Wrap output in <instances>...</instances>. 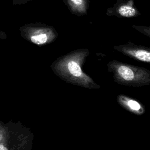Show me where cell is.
<instances>
[{
	"label": "cell",
	"mask_w": 150,
	"mask_h": 150,
	"mask_svg": "<svg viewBox=\"0 0 150 150\" xmlns=\"http://www.w3.org/2000/svg\"><path fill=\"white\" fill-rule=\"evenodd\" d=\"M107 67L114 81L119 84L130 87L150 85V70L146 68L124 63L115 59L110 61Z\"/></svg>",
	"instance_id": "1"
},
{
	"label": "cell",
	"mask_w": 150,
	"mask_h": 150,
	"mask_svg": "<svg viewBox=\"0 0 150 150\" xmlns=\"http://www.w3.org/2000/svg\"><path fill=\"white\" fill-rule=\"evenodd\" d=\"M113 48L131 59L150 64V47H149L128 42L125 44L114 46Z\"/></svg>",
	"instance_id": "2"
},
{
	"label": "cell",
	"mask_w": 150,
	"mask_h": 150,
	"mask_svg": "<svg viewBox=\"0 0 150 150\" xmlns=\"http://www.w3.org/2000/svg\"><path fill=\"white\" fill-rule=\"evenodd\" d=\"M106 15L118 18H134L141 13L134 5L133 0H117L112 6L107 8Z\"/></svg>",
	"instance_id": "3"
},
{
	"label": "cell",
	"mask_w": 150,
	"mask_h": 150,
	"mask_svg": "<svg viewBox=\"0 0 150 150\" xmlns=\"http://www.w3.org/2000/svg\"><path fill=\"white\" fill-rule=\"evenodd\" d=\"M117 101L124 109L137 115H141L145 113V109L143 104L136 99L129 97L124 94L117 96Z\"/></svg>",
	"instance_id": "4"
},
{
	"label": "cell",
	"mask_w": 150,
	"mask_h": 150,
	"mask_svg": "<svg viewBox=\"0 0 150 150\" xmlns=\"http://www.w3.org/2000/svg\"><path fill=\"white\" fill-rule=\"evenodd\" d=\"M72 13L82 15L86 14L89 8L90 0H63Z\"/></svg>",
	"instance_id": "5"
},
{
	"label": "cell",
	"mask_w": 150,
	"mask_h": 150,
	"mask_svg": "<svg viewBox=\"0 0 150 150\" xmlns=\"http://www.w3.org/2000/svg\"><path fill=\"white\" fill-rule=\"evenodd\" d=\"M68 69L71 74L76 77L80 76L82 74L81 68L76 62L70 61L68 63Z\"/></svg>",
	"instance_id": "6"
},
{
	"label": "cell",
	"mask_w": 150,
	"mask_h": 150,
	"mask_svg": "<svg viewBox=\"0 0 150 150\" xmlns=\"http://www.w3.org/2000/svg\"><path fill=\"white\" fill-rule=\"evenodd\" d=\"M47 39V35L45 33H40L36 35L32 36L31 37V40L32 42L36 44H43L46 42Z\"/></svg>",
	"instance_id": "7"
},
{
	"label": "cell",
	"mask_w": 150,
	"mask_h": 150,
	"mask_svg": "<svg viewBox=\"0 0 150 150\" xmlns=\"http://www.w3.org/2000/svg\"><path fill=\"white\" fill-rule=\"evenodd\" d=\"M132 27L142 33L143 35L150 38V26H143V25H132Z\"/></svg>",
	"instance_id": "8"
},
{
	"label": "cell",
	"mask_w": 150,
	"mask_h": 150,
	"mask_svg": "<svg viewBox=\"0 0 150 150\" xmlns=\"http://www.w3.org/2000/svg\"><path fill=\"white\" fill-rule=\"evenodd\" d=\"M30 0H12V5H23L28 3Z\"/></svg>",
	"instance_id": "9"
}]
</instances>
